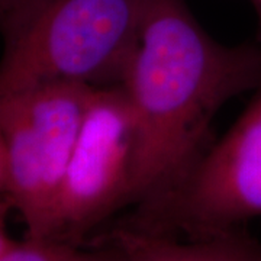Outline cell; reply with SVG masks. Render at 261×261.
<instances>
[{
	"mask_svg": "<svg viewBox=\"0 0 261 261\" xmlns=\"http://www.w3.org/2000/svg\"><path fill=\"white\" fill-rule=\"evenodd\" d=\"M261 82V47L207 35L185 0H148L121 86L137 125L134 203L176 186L206 152L216 112Z\"/></svg>",
	"mask_w": 261,
	"mask_h": 261,
	"instance_id": "1",
	"label": "cell"
},
{
	"mask_svg": "<svg viewBox=\"0 0 261 261\" xmlns=\"http://www.w3.org/2000/svg\"><path fill=\"white\" fill-rule=\"evenodd\" d=\"M148 0H20L0 27V97L49 83H121Z\"/></svg>",
	"mask_w": 261,
	"mask_h": 261,
	"instance_id": "2",
	"label": "cell"
},
{
	"mask_svg": "<svg viewBox=\"0 0 261 261\" xmlns=\"http://www.w3.org/2000/svg\"><path fill=\"white\" fill-rule=\"evenodd\" d=\"M261 216V82L247 109L176 186L134 206L115 224L132 231L202 238Z\"/></svg>",
	"mask_w": 261,
	"mask_h": 261,
	"instance_id": "3",
	"label": "cell"
},
{
	"mask_svg": "<svg viewBox=\"0 0 261 261\" xmlns=\"http://www.w3.org/2000/svg\"><path fill=\"white\" fill-rule=\"evenodd\" d=\"M96 87L49 83L0 97V132L8 152L6 199L27 235L49 238L57 200Z\"/></svg>",
	"mask_w": 261,
	"mask_h": 261,
	"instance_id": "4",
	"label": "cell"
},
{
	"mask_svg": "<svg viewBox=\"0 0 261 261\" xmlns=\"http://www.w3.org/2000/svg\"><path fill=\"white\" fill-rule=\"evenodd\" d=\"M137 125L121 84L96 87L57 200L49 238L86 245L134 203Z\"/></svg>",
	"mask_w": 261,
	"mask_h": 261,
	"instance_id": "5",
	"label": "cell"
},
{
	"mask_svg": "<svg viewBox=\"0 0 261 261\" xmlns=\"http://www.w3.org/2000/svg\"><path fill=\"white\" fill-rule=\"evenodd\" d=\"M97 235L118 244L126 261H261V240L245 226L202 238H176L113 224Z\"/></svg>",
	"mask_w": 261,
	"mask_h": 261,
	"instance_id": "6",
	"label": "cell"
},
{
	"mask_svg": "<svg viewBox=\"0 0 261 261\" xmlns=\"http://www.w3.org/2000/svg\"><path fill=\"white\" fill-rule=\"evenodd\" d=\"M0 261H126V257L115 241L99 235L86 245L25 237L23 241H12Z\"/></svg>",
	"mask_w": 261,
	"mask_h": 261,
	"instance_id": "7",
	"label": "cell"
},
{
	"mask_svg": "<svg viewBox=\"0 0 261 261\" xmlns=\"http://www.w3.org/2000/svg\"><path fill=\"white\" fill-rule=\"evenodd\" d=\"M8 189V152L3 135L0 132V196H6Z\"/></svg>",
	"mask_w": 261,
	"mask_h": 261,
	"instance_id": "8",
	"label": "cell"
},
{
	"mask_svg": "<svg viewBox=\"0 0 261 261\" xmlns=\"http://www.w3.org/2000/svg\"><path fill=\"white\" fill-rule=\"evenodd\" d=\"M255 15H257V35L254 38V41L261 47V0H251Z\"/></svg>",
	"mask_w": 261,
	"mask_h": 261,
	"instance_id": "9",
	"label": "cell"
},
{
	"mask_svg": "<svg viewBox=\"0 0 261 261\" xmlns=\"http://www.w3.org/2000/svg\"><path fill=\"white\" fill-rule=\"evenodd\" d=\"M10 244H12V240L5 232L3 222H2V216H0V255L8 250V247H9Z\"/></svg>",
	"mask_w": 261,
	"mask_h": 261,
	"instance_id": "10",
	"label": "cell"
},
{
	"mask_svg": "<svg viewBox=\"0 0 261 261\" xmlns=\"http://www.w3.org/2000/svg\"><path fill=\"white\" fill-rule=\"evenodd\" d=\"M20 0H0V18L5 16L10 9H13Z\"/></svg>",
	"mask_w": 261,
	"mask_h": 261,
	"instance_id": "11",
	"label": "cell"
}]
</instances>
